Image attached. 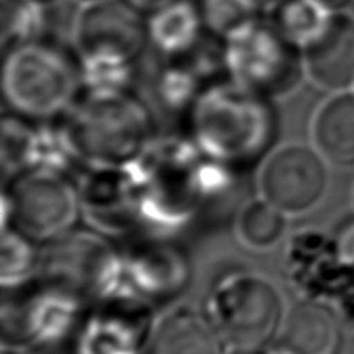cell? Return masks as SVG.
I'll list each match as a JSON object with an SVG mask.
<instances>
[{
	"instance_id": "6da1fadb",
	"label": "cell",
	"mask_w": 354,
	"mask_h": 354,
	"mask_svg": "<svg viewBox=\"0 0 354 354\" xmlns=\"http://www.w3.org/2000/svg\"><path fill=\"white\" fill-rule=\"evenodd\" d=\"M183 121L187 138L204 156L237 173L263 165L277 149L280 121L275 100L227 75L204 86Z\"/></svg>"
},
{
	"instance_id": "7a4b0ae2",
	"label": "cell",
	"mask_w": 354,
	"mask_h": 354,
	"mask_svg": "<svg viewBox=\"0 0 354 354\" xmlns=\"http://www.w3.org/2000/svg\"><path fill=\"white\" fill-rule=\"evenodd\" d=\"M83 92L78 52L54 38L3 52L2 95L7 113L31 121L68 116Z\"/></svg>"
},
{
	"instance_id": "3957f363",
	"label": "cell",
	"mask_w": 354,
	"mask_h": 354,
	"mask_svg": "<svg viewBox=\"0 0 354 354\" xmlns=\"http://www.w3.org/2000/svg\"><path fill=\"white\" fill-rule=\"evenodd\" d=\"M64 123L88 166L137 161L154 138L151 106L133 90L111 95L82 93Z\"/></svg>"
},
{
	"instance_id": "277c9868",
	"label": "cell",
	"mask_w": 354,
	"mask_h": 354,
	"mask_svg": "<svg viewBox=\"0 0 354 354\" xmlns=\"http://www.w3.org/2000/svg\"><path fill=\"white\" fill-rule=\"evenodd\" d=\"M204 315L234 351H263L286 320L277 287L254 273L225 275L209 292Z\"/></svg>"
},
{
	"instance_id": "5b68a950",
	"label": "cell",
	"mask_w": 354,
	"mask_h": 354,
	"mask_svg": "<svg viewBox=\"0 0 354 354\" xmlns=\"http://www.w3.org/2000/svg\"><path fill=\"white\" fill-rule=\"evenodd\" d=\"M2 227H14L40 245L80 228V189L71 176L50 169H24L10 176L2 196Z\"/></svg>"
},
{
	"instance_id": "8992f818",
	"label": "cell",
	"mask_w": 354,
	"mask_h": 354,
	"mask_svg": "<svg viewBox=\"0 0 354 354\" xmlns=\"http://www.w3.org/2000/svg\"><path fill=\"white\" fill-rule=\"evenodd\" d=\"M221 61L228 78L272 100L296 92L308 76L303 50L268 16L223 41Z\"/></svg>"
},
{
	"instance_id": "52a82bcc",
	"label": "cell",
	"mask_w": 354,
	"mask_h": 354,
	"mask_svg": "<svg viewBox=\"0 0 354 354\" xmlns=\"http://www.w3.org/2000/svg\"><path fill=\"white\" fill-rule=\"evenodd\" d=\"M123 256L109 241L93 232L76 228L66 237L41 245L38 280L62 287L95 303L118 296Z\"/></svg>"
},
{
	"instance_id": "ba28073f",
	"label": "cell",
	"mask_w": 354,
	"mask_h": 354,
	"mask_svg": "<svg viewBox=\"0 0 354 354\" xmlns=\"http://www.w3.org/2000/svg\"><path fill=\"white\" fill-rule=\"evenodd\" d=\"M83 297L44 280L24 294L12 290L10 301L2 303L3 346L61 344L83 318Z\"/></svg>"
},
{
	"instance_id": "9c48e42d",
	"label": "cell",
	"mask_w": 354,
	"mask_h": 354,
	"mask_svg": "<svg viewBox=\"0 0 354 354\" xmlns=\"http://www.w3.org/2000/svg\"><path fill=\"white\" fill-rule=\"evenodd\" d=\"M328 180V162L317 149L289 144L275 149L263 161L259 190L261 197L287 216H297L324 201Z\"/></svg>"
},
{
	"instance_id": "30bf717a",
	"label": "cell",
	"mask_w": 354,
	"mask_h": 354,
	"mask_svg": "<svg viewBox=\"0 0 354 354\" xmlns=\"http://www.w3.org/2000/svg\"><path fill=\"white\" fill-rule=\"evenodd\" d=\"M147 47V12L131 0H100L80 12L75 33L78 55L137 64Z\"/></svg>"
},
{
	"instance_id": "8fae6325",
	"label": "cell",
	"mask_w": 354,
	"mask_h": 354,
	"mask_svg": "<svg viewBox=\"0 0 354 354\" xmlns=\"http://www.w3.org/2000/svg\"><path fill=\"white\" fill-rule=\"evenodd\" d=\"M123 256L121 286L116 297L137 299L154 306L176 299L190 282L189 258L169 242L149 241Z\"/></svg>"
},
{
	"instance_id": "7c38bea8",
	"label": "cell",
	"mask_w": 354,
	"mask_h": 354,
	"mask_svg": "<svg viewBox=\"0 0 354 354\" xmlns=\"http://www.w3.org/2000/svg\"><path fill=\"white\" fill-rule=\"evenodd\" d=\"M95 304L82 325L76 354H144L156 325L152 306L127 297Z\"/></svg>"
},
{
	"instance_id": "4fadbf2b",
	"label": "cell",
	"mask_w": 354,
	"mask_h": 354,
	"mask_svg": "<svg viewBox=\"0 0 354 354\" xmlns=\"http://www.w3.org/2000/svg\"><path fill=\"white\" fill-rule=\"evenodd\" d=\"M306 75L328 92H348L354 86V16L335 12L324 37L303 50Z\"/></svg>"
},
{
	"instance_id": "5bb4252c",
	"label": "cell",
	"mask_w": 354,
	"mask_h": 354,
	"mask_svg": "<svg viewBox=\"0 0 354 354\" xmlns=\"http://www.w3.org/2000/svg\"><path fill=\"white\" fill-rule=\"evenodd\" d=\"M149 41L162 59H189L209 37L197 0H171L147 14Z\"/></svg>"
},
{
	"instance_id": "9a60e30c",
	"label": "cell",
	"mask_w": 354,
	"mask_h": 354,
	"mask_svg": "<svg viewBox=\"0 0 354 354\" xmlns=\"http://www.w3.org/2000/svg\"><path fill=\"white\" fill-rule=\"evenodd\" d=\"M341 341L334 311L317 299H304L290 308L279 337V344L290 354H337Z\"/></svg>"
},
{
	"instance_id": "2e32d148",
	"label": "cell",
	"mask_w": 354,
	"mask_h": 354,
	"mask_svg": "<svg viewBox=\"0 0 354 354\" xmlns=\"http://www.w3.org/2000/svg\"><path fill=\"white\" fill-rule=\"evenodd\" d=\"M223 346L206 315L176 308L156 322L144 354H223Z\"/></svg>"
},
{
	"instance_id": "e0dca14e",
	"label": "cell",
	"mask_w": 354,
	"mask_h": 354,
	"mask_svg": "<svg viewBox=\"0 0 354 354\" xmlns=\"http://www.w3.org/2000/svg\"><path fill=\"white\" fill-rule=\"evenodd\" d=\"M315 149L337 168H354V92L334 93L313 120Z\"/></svg>"
},
{
	"instance_id": "ac0fdd59",
	"label": "cell",
	"mask_w": 354,
	"mask_h": 354,
	"mask_svg": "<svg viewBox=\"0 0 354 354\" xmlns=\"http://www.w3.org/2000/svg\"><path fill=\"white\" fill-rule=\"evenodd\" d=\"M335 10L320 0H279L268 19L301 50L320 40L334 21Z\"/></svg>"
},
{
	"instance_id": "d6986e66",
	"label": "cell",
	"mask_w": 354,
	"mask_h": 354,
	"mask_svg": "<svg viewBox=\"0 0 354 354\" xmlns=\"http://www.w3.org/2000/svg\"><path fill=\"white\" fill-rule=\"evenodd\" d=\"M41 265V245L14 227H2L0 282L3 292L31 286L38 279Z\"/></svg>"
},
{
	"instance_id": "ffe728a7",
	"label": "cell",
	"mask_w": 354,
	"mask_h": 354,
	"mask_svg": "<svg viewBox=\"0 0 354 354\" xmlns=\"http://www.w3.org/2000/svg\"><path fill=\"white\" fill-rule=\"evenodd\" d=\"M239 239L254 251H268L283 239L287 230V214L259 197L252 199L237 214Z\"/></svg>"
},
{
	"instance_id": "44dd1931",
	"label": "cell",
	"mask_w": 354,
	"mask_h": 354,
	"mask_svg": "<svg viewBox=\"0 0 354 354\" xmlns=\"http://www.w3.org/2000/svg\"><path fill=\"white\" fill-rule=\"evenodd\" d=\"M48 7L33 0H0V41L2 50L47 38Z\"/></svg>"
},
{
	"instance_id": "7402d4cb",
	"label": "cell",
	"mask_w": 354,
	"mask_h": 354,
	"mask_svg": "<svg viewBox=\"0 0 354 354\" xmlns=\"http://www.w3.org/2000/svg\"><path fill=\"white\" fill-rule=\"evenodd\" d=\"M209 38L227 41L265 16L259 0H197Z\"/></svg>"
},
{
	"instance_id": "603a6c76",
	"label": "cell",
	"mask_w": 354,
	"mask_h": 354,
	"mask_svg": "<svg viewBox=\"0 0 354 354\" xmlns=\"http://www.w3.org/2000/svg\"><path fill=\"white\" fill-rule=\"evenodd\" d=\"M332 245L339 263L354 275V214L337 225L332 235Z\"/></svg>"
},
{
	"instance_id": "cb8c5ba5",
	"label": "cell",
	"mask_w": 354,
	"mask_h": 354,
	"mask_svg": "<svg viewBox=\"0 0 354 354\" xmlns=\"http://www.w3.org/2000/svg\"><path fill=\"white\" fill-rule=\"evenodd\" d=\"M131 2L137 3L140 9H144L145 12H152V10L159 9V7L166 6L168 2H171V0H131Z\"/></svg>"
},
{
	"instance_id": "d4e9b609",
	"label": "cell",
	"mask_w": 354,
	"mask_h": 354,
	"mask_svg": "<svg viewBox=\"0 0 354 354\" xmlns=\"http://www.w3.org/2000/svg\"><path fill=\"white\" fill-rule=\"evenodd\" d=\"M320 2L325 3L327 7H330V9L335 10V12H341L346 6L351 3V0H320Z\"/></svg>"
},
{
	"instance_id": "484cf974",
	"label": "cell",
	"mask_w": 354,
	"mask_h": 354,
	"mask_svg": "<svg viewBox=\"0 0 354 354\" xmlns=\"http://www.w3.org/2000/svg\"><path fill=\"white\" fill-rule=\"evenodd\" d=\"M2 354H26L21 348H16V346H3Z\"/></svg>"
},
{
	"instance_id": "4316f807",
	"label": "cell",
	"mask_w": 354,
	"mask_h": 354,
	"mask_svg": "<svg viewBox=\"0 0 354 354\" xmlns=\"http://www.w3.org/2000/svg\"><path fill=\"white\" fill-rule=\"evenodd\" d=\"M33 2L40 3V6H45V7H50V6H55L57 2H61V0H33Z\"/></svg>"
},
{
	"instance_id": "83f0119b",
	"label": "cell",
	"mask_w": 354,
	"mask_h": 354,
	"mask_svg": "<svg viewBox=\"0 0 354 354\" xmlns=\"http://www.w3.org/2000/svg\"><path fill=\"white\" fill-rule=\"evenodd\" d=\"M80 2H85V3H95V2H100V0H80Z\"/></svg>"
},
{
	"instance_id": "f1b7e54d",
	"label": "cell",
	"mask_w": 354,
	"mask_h": 354,
	"mask_svg": "<svg viewBox=\"0 0 354 354\" xmlns=\"http://www.w3.org/2000/svg\"><path fill=\"white\" fill-rule=\"evenodd\" d=\"M259 2H263V3H265V2H279V0H259Z\"/></svg>"
},
{
	"instance_id": "f546056e",
	"label": "cell",
	"mask_w": 354,
	"mask_h": 354,
	"mask_svg": "<svg viewBox=\"0 0 354 354\" xmlns=\"http://www.w3.org/2000/svg\"><path fill=\"white\" fill-rule=\"evenodd\" d=\"M351 6H354V0H351Z\"/></svg>"
}]
</instances>
